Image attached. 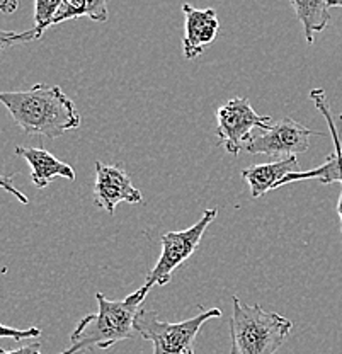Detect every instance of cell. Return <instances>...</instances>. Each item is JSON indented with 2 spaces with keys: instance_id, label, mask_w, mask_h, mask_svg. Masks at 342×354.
Instances as JSON below:
<instances>
[{
  "instance_id": "8fae6325",
  "label": "cell",
  "mask_w": 342,
  "mask_h": 354,
  "mask_svg": "<svg viewBox=\"0 0 342 354\" xmlns=\"http://www.w3.org/2000/svg\"><path fill=\"white\" fill-rule=\"evenodd\" d=\"M16 155L23 157L31 167V180L36 187L43 189L55 179L75 180V171L68 164L61 162L45 149H29V147H16Z\"/></svg>"
},
{
  "instance_id": "8992f818",
  "label": "cell",
  "mask_w": 342,
  "mask_h": 354,
  "mask_svg": "<svg viewBox=\"0 0 342 354\" xmlns=\"http://www.w3.org/2000/svg\"><path fill=\"white\" fill-rule=\"evenodd\" d=\"M271 118L260 116L254 111L247 97H234L216 111V136L231 155H238L251 140L252 128L267 131Z\"/></svg>"
},
{
  "instance_id": "5b68a950",
  "label": "cell",
  "mask_w": 342,
  "mask_h": 354,
  "mask_svg": "<svg viewBox=\"0 0 342 354\" xmlns=\"http://www.w3.org/2000/svg\"><path fill=\"white\" fill-rule=\"evenodd\" d=\"M218 215V208L206 209L200 220L193 225V227L186 228L181 232H167L160 237L162 252L159 261L153 266L152 271L146 276L143 286L146 290H152L153 286H165L171 283L172 272L175 268H179L184 261L189 259L194 254V250L200 245L201 239H203L206 228L211 225V221Z\"/></svg>"
},
{
  "instance_id": "277c9868",
  "label": "cell",
  "mask_w": 342,
  "mask_h": 354,
  "mask_svg": "<svg viewBox=\"0 0 342 354\" xmlns=\"http://www.w3.org/2000/svg\"><path fill=\"white\" fill-rule=\"evenodd\" d=\"M222 317L220 308L203 310L182 322H164L155 310H140L135 319V332L153 344V354H194L198 332L208 320Z\"/></svg>"
},
{
  "instance_id": "52a82bcc",
  "label": "cell",
  "mask_w": 342,
  "mask_h": 354,
  "mask_svg": "<svg viewBox=\"0 0 342 354\" xmlns=\"http://www.w3.org/2000/svg\"><path fill=\"white\" fill-rule=\"evenodd\" d=\"M322 133H315L310 128L296 123L292 118H283L267 131L257 136H251L244 147V152L251 155H285V157H296L298 153H305L310 149V136Z\"/></svg>"
},
{
  "instance_id": "7c38bea8",
  "label": "cell",
  "mask_w": 342,
  "mask_h": 354,
  "mask_svg": "<svg viewBox=\"0 0 342 354\" xmlns=\"http://www.w3.org/2000/svg\"><path fill=\"white\" fill-rule=\"evenodd\" d=\"M295 172H300L298 171V158L285 157L278 162L252 165V167L242 171V177L247 180L252 198H260L269 191L278 189V184L286 176L295 174Z\"/></svg>"
},
{
  "instance_id": "9a60e30c",
  "label": "cell",
  "mask_w": 342,
  "mask_h": 354,
  "mask_svg": "<svg viewBox=\"0 0 342 354\" xmlns=\"http://www.w3.org/2000/svg\"><path fill=\"white\" fill-rule=\"evenodd\" d=\"M61 2L64 0H35V29L39 38L51 28V21L57 16Z\"/></svg>"
},
{
  "instance_id": "e0dca14e",
  "label": "cell",
  "mask_w": 342,
  "mask_h": 354,
  "mask_svg": "<svg viewBox=\"0 0 342 354\" xmlns=\"http://www.w3.org/2000/svg\"><path fill=\"white\" fill-rule=\"evenodd\" d=\"M41 330L38 327H28V329H16L0 324V339H12V341H26V339H38Z\"/></svg>"
},
{
  "instance_id": "6da1fadb",
  "label": "cell",
  "mask_w": 342,
  "mask_h": 354,
  "mask_svg": "<svg viewBox=\"0 0 342 354\" xmlns=\"http://www.w3.org/2000/svg\"><path fill=\"white\" fill-rule=\"evenodd\" d=\"M0 102L29 136L58 138L80 127L79 111L58 86L39 82L28 91L0 92Z\"/></svg>"
},
{
  "instance_id": "7a4b0ae2",
  "label": "cell",
  "mask_w": 342,
  "mask_h": 354,
  "mask_svg": "<svg viewBox=\"0 0 342 354\" xmlns=\"http://www.w3.org/2000/svg\"><path fill=\"white\" fill-rule=\"evenodd\" d=\"M146 293L149 290L142 286L124 300L117 301L109 300L102 293H95L99 310L80 319L70 334V348L60 354H77L91 348L108 349L116 342L135 337V319Z\"/></svg>"
},
{
  "instance_id": "4fadbf2b",
  "label": "cell",
  "mask_w": 342,
  "mask_h": 354,
  "mask_svg": "<svg viewBox=\"0 0 342 354\" xmlns=\"http://www.w3.org/2000/svg\"><path fill=\"white\" fill-rule=\"evenodd\" d=\"M289 3L303 28L305 39L314 44L315 35L322 32L330 21V0H289Z\"/></svg>"
},
{
  "instance_id": "30bf717a",
  "label": "cell",
  "mask_w": 342,
  "mask_h": 354,
  "mask_svg": "<svg viewBox=\"0 0 342 354\" xmlns=\"http://www.w3.org/2000/svg\"><path fill=\"white\" fill-rule=\"evenodd\" d=\"M182 53L186 60H194L216 39L220 32V21L215 9H198L191 3H182Z\"/></svg>"
},
{
  "instance_id": "2e32d148",
  "label": "cell",
  "mask_w": 342,
  "mask_h": 354,
  "mask_svg": "<svg viewBox=\"0 0 342 354\" xmlns=\"http://www.w3.org/2000/svg\"><path fill=\"white\" fill-rule=\"evenodd\" d=\"M38 39H39V36H38V32H36L35 28H32L31 31H26V32L3 31V29H0V55L6 53V51L10 50L12 46H17V44L38 41Z\"/></svg>"
},
{
  "instance_id": "ffe728a7",
  "label": "cell",
  "mask_w": 342,
  "mask_h": 354,
  "mask_svg": "<svg viewBox=\"0 0 342 354\" xmlns=\"http://www.w3.org/2000/svg\"><path fill=\"white\" fill-rule=\"evenodd\" d=\"M19 9V0H0V12L12 14Z\"/></svg>"
},
{
  "instance_id": "ac0fdd59",
  "label": "cell",
  "mask_w": 342,
  "mask_h": 354,
  "mask_svg": "<svg viewBox=\"0 0 342 354\" xmlns=\"http://www.w3.org/2000/svg\"><path fill=\"white\" fill-rule=\"evenodd\" d=\"M10 177H12V176H2V174H0V189H3L6 193L12 194V196L16 199H19L23 205H29V198L26 196V194L21 193V191L17 189L16 186H14L12 180H10Z\"/></svg>"
},
{
  "instance_id": "9c48e42d",
  "label": "cell",
  "mask_w": 342,
  "mask_h": 354,
  "mask_svg": "<svg viewBox=\"0 0 342 354\" xmlns=\"http://www.w3.org/2000/svg\"><path fill=\"white\" fill-rule=\"evenodd\" d=\"M94 201L95 206L114 215V209L120 203L124 201L130 205H142L143 196L131 184L130 177L123 169L99 160L95 164Z\"/></svg>"
},
{
  "instance_id": "d6986e66",
  "label": "cell",
  "mask_w": 342,
  "mask_h": 354,
  "mask_svg": "<svg viewBox=\"0 0 342 354\" xmlns=\"http://www.w3.org/2000/svg\"><path fill=\"white\" fill-rule=\"evenodd\" d=\"M0 354H41V342H29V344L17 349H0Z\"/></svg>"
},
{
  "instance_id": "ba28073f",
  "label": "cell",
  "mask_w": 342,
  "mask_h": 354,
  "mask_svg": "<svg viewBox=\"0 0 342 354\" xmlns=\"http://www.w3.org/2000/svg\"><path fill=\"white\" fill-rule=\"evenodd\" d=\"M310 99L315 102V108L322 113V116L325 118L327 124H329V131L334 142V152L330 153L329 157H327V160L323 162L322 165H319V167L310 169V171L295 172V174L286 176L285 179L278 184V189L279 187L286 186V184L296 183V180H308V179H317L322 184H332V183L342 184V142H341L342 127H337L336 120H334L332 114H330L329 102H327L325 91H323V88H314V91L310 92ZM337 213H339V218H341V234H342V191H341L339 201H337Z\"/></svg>"
},
{
  "instance_id": "5bb4252c",
  "label": "cell",
  "mask_w": 342,
  "mask_h": 354,
  "mask_svg": "<svg viewBox=\"0 0 342 354\" xmlns=\"http://www.w3.org/2000/svg\"><path fill=\"white\" fill-rule=\"evenodd\" d=\"M108 2L109 0H64L57 16L51 21V26L77 19V17H91L92 21L106 22L109 17Z\"/></svg>"
},
{
  "instance_id": "44dd1931",
  "label": "cell",
  "mask_w": 342,
  "mask_h": 354,
  "mask_svg": "<svg viewBox=\"0 0 342 354\" xmlns=\"http://www.w3.org/2000/svg\"><path fill=\"white\" fill-rule=\"evenodd\" d=\"M329 7H342V0H330Z\"/></svg>"
},
{
  "instance_id": "3957f363",
  "label": "cell",
  "mask_w": 342,
  "mask_h": 354,
  "mask_svg": "<svg viewBox=\"0 0 342 354\" xmlns=\"http://www.w3.org/2000/svg\"><path fill=\"white\" fill-rule=\"evenodd\" d=\"M293 322L260 305H244L231 298L230 354H276L292 332Z\"/></svg>"
}]
</instances>
